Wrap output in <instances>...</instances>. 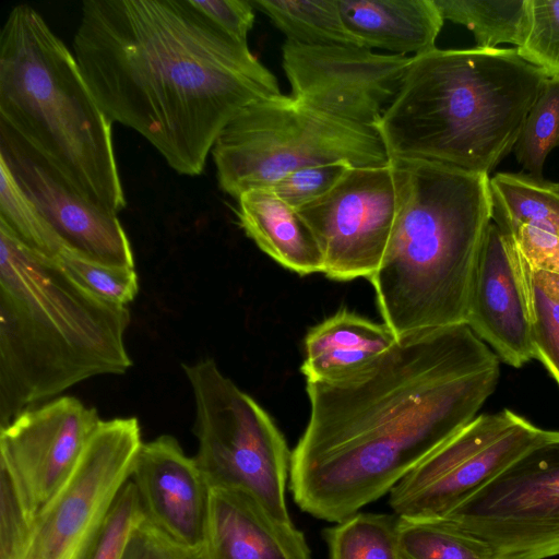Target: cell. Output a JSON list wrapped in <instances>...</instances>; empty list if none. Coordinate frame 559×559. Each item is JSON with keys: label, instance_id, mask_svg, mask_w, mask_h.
Masks as SVG:
<instances>
[{"label": "cell", "instance_id": "cell-30", "mask_svg": "<svg viewBox=\"0 0 559 559\" xmlns=\"http://www.w3.org/2000/svg\"><path fill=\"white\" fill-rule=\"evenodd\" d=\"M56 260L83 287L109 302L127 306L139 293L134 267L102 264L86 260L66 248Z\"/></svg>", "mask_w": 559, "mask_h": 559}, {"label": "cell", "instance_id": "cell-3", "mask_svg": "<svg viewBox=\"0 0 559 559\" xmlns=\"http://www.w3.org/2000/svg\"><path fill=\"white\" fill-rule=\"evenodd\" d=\"M127 306L83 287L0 224V427L37 403L132 366Z\"/></svg>", "mask_w": 559, "mask_h": 559}, {"label": "cell", "instance_id": "cell-17", "mask_svg": "<svg viewBox=\"0 0 559 559\" xmlns=\"http://www.w3.org/2000/svg\"><path fill=\"white\" fill-rule=\"evenodd\" d=\"M130 480L147 520L181 545L202 549L210 488L195 459L175 437L162 435L143 442Z\"/></svg>", "mask_w": 559, "mask_h": 559}, {"label": "cell", "instance_id": "cell-28", "mask_svg": "<svg viewBox=\"0 0 559 559\" xmlns=\"http://www.w3.org/2000/svg\"><path fill=\"white\" fill-rule=\"evenodd\" d=\"M0 224L28 249L56 259L60 238L0 160Z\"/></svg>", "mask_w": 559, "mask_h": 559}, {"label": "cell", "instance_id": "cell-34", "mask_svg": "<svg viewBox=\"0 0 559 559\" xmlns=\"http://www.w3.org/2000/svg\"><path fill=\"white\" fill-rule=\"evenodd\" d=\"M349 166L353 165L330 163L307 166L287 174L270 189L288 205L298 210L330 191Z\"/></svg>", "mask_w": 559, "mask_h": 559}, {"label": "cell", "instance_id": "cell-11", "mask_svg": "<svg viewBox=\"0 0 559 559\" xmlns=\"http://www.w3.org/2000/svg\"><path fill=\"white\" fill-rule=\"evenodd\" d=\"M549 433L508 408L477 415L408 472L389 503L399 518H441Z\"/></svg>", "mask_w": 559, "mask_h": 559}, {"label": "cell", "instance_id": "cell-10", "mask_svg": "<svg viewBox=\"0 0 559 559\" xmlns=\"http://www.w3.org/2000/svg\"><path fill=\"white\" fill-rule=\"evenodd\" d=\"M142 443L135 417L102 419L68 479L36 512L20 559H84Z\"/></svg>", "mask_w": 559, "mask_h": 559}, {"label": "cell", "instance_id": "cell-22", "mask_svg": "<svg viewBox=\"0 0 559 559\" xmlns=\"http://www.w3.org/2000/svg\"><path fill=\"white\" fill-rule=\"evenodd\" d=\"M492 222L501 227L531 224L559 237V182L526 173L490 177Z\"/></svg>", "mask_w": 559, "mask_h": 559}, {"label": "cell", "instance_id": "cell-14", "mask_svg": "<svg viewBox=\"0 0 559 559\" xmlns=\"http://www.w3.org/2000/svg\"><path fill=\"white\" fill-rule=\"evenodd\" d=\"M100 420L94 407L60 396L0 427V468L33 516L68 479Z\"/></svg>", "mask_w": 559, "mask_h": 559}, {"label": "cell", "instance_id": "cell-7", "mask_svg": "<svg viewBox=\"0 0 559 559\" xmlns=\"http://www.w3.org/2000/svg\"><path fill=\"white\" fill-rule=\"evenodd\" d=\"M212 155L219 188L236 199L250 189L270 188L307 166L390 162L374 129L343 121L285 95L245 108L221 132Z\"/></svg>", "mask_w": 559, "mask_h": 559}, {"label": "cell", "instance_id": "cell-24", "mask_svg": "<svg viewBox=\"0 0 559 559\" xmlns=\"http://www.w3.org/2000/svg\"><path fill=\"white\" fill-rule=\"evenodd\" d=\"M442 19L472 31L476 48H521L530 33V0H433Z\"/></svg>", "mask_w": 559, "mask_h": 559}, {"label": "cell", "instance_id": "cell-4", "mask_svg": "<svg viewBox=\"0 0 559 559\" xmlns=\"http://www.w3.org/2000/svg\"><path fill=\"white\" fill-rule=\"evenodd\" d=\"M547 74L516 48L413 56L374 126L391 160L487 174L514 148Z\"/></svg>", "mask_w": 559, "mask_h": 559}, {"label": "cell", "instance_id": "cell-21", "mask_svg": "<svg viewBox=\"0 0 559 559\" xmlns=\"http://www.w3.org/2000/svg\"><path fill=\"white\" fill-rule=\"evenodd\" d=\"M237 201L241 228L264 253L299 275L323 273L321 248L296 209L270 188L250 189Z\"/></svg>", "mask_w": 559, "mask_h": 559}, {"label": "cell", "instance_id": "cell-9", "mask_svg": "<svg viewBox=\"0 0 559 559\" xmlns=\"http://www.w3.org/2000/svg\"><path fill=\"white\" fill-rule=\"evenodd\" d=\"M441 518L481 539L495 559L559 556V431Z\"/></svg>", "mask_w": 559, "mask_h": 559}, {"label": "cell", "instance_id": "cell-18", "mask_svg": "<svg viewBox=\"0 0 559 559\" xmlns=\"http://www.w3.org/2000/svg\"><path fill=\"white\" fill-rule=\"evenodd\" d=\"M203 559H311L293 522L273 518L255 499L210 489Z\"/></svg>", "mask_w": 559, "mask_h": 559}, {"label": "cell", "instance_id": "cell-19", "mask_svg": "<svg viewBox=\"0 0 559 559\" xmlns=\"http://www.w3.org/2000/svg\"><path fill=\"white\" fill-rule=\"evenodd\" d=\"M396 340L384 323L341 309L307 333L300 370L306 382L340 380L372 365Z\"/></svg>", "mask_w": 559, "mask_h": 559}, {"label": "cell", "instance_id": "cell-6", "mask_svg": "<svg viewBox=\"0 0 559 559\" xmlns=\"http://www.w3.org/2000/svg\"><path fill=\"white\" fill-rule=\"evenodd\" d=\"M111 123L44 17L28 4L12 8L0 32V126L76 193L117 214L126 198Z\"/></svg>", "mask_w": 559, "mask_h": 559}, {"label": "cell", "instance_id": "cell-1", "mask_svg": "<svg viewBox=\"0 0 559 559\" xmlns=\"http://www.w3.org/2000/svg\"><path fill=\"white\" fill-rule=\"evenodd\" d=\"M499 379V358L463 323L405 334L357 373L307 382L295 502L334 523L356 514L471 423Z\"/></svg>", "mask_w": 559, "mask_h": 559}, {"label": "cell", "instance_id": "cell-36", "mask_svg": "<svg viewBox=\"0 0 559 559\" xmlns=\"http://www.w3.org/2000/svg\"><path fill=\"white\" fill-rule=\"evenodd\" d=\"M122 559H203V555L202 549L174 540L145 516L132 531Z\"/></svg>", "mask_w": 559, "mask_h": 559}, {"label": "cell", "instance_id": "cell-13", "mask_svg": "<svg viewBox=\"0 0 559 559\" xmlns=\"http://www.w3.org/2000/svg\"><path fill=\"white\" fill-rule=\"evenodd\" d=\"M283 69L292 97L343 121L374 129L402 84L412 57L355 46L285 41Z\"/></svg>", "mask_w": 559, "mask_h": 559}, {"label": "cell", "instance_id": "cell-8", "mask_svg": "<svg viewBox=\"0 0 559 559\" xmlns=\"http://www.w3.org/2000/svg\"><path fill=\"white\" fill-rule=\"evenodd\" d=\"M195 402V462L210 489L243 492L292 523L286 504L290 456L266 411L212 358L182 365Z\"/></svg>", "mask_w": 559, "mask_h": 559}, {"label": "cell", "instance_id": "cell-20", "mask_svg": "<svg viewBox=\"0 0 559 559\" xmlns=\"http://www.w3.org/2000/svg\"><path fill=\"white\" fill-rule=\"evenodd\" d=\"M343 20L364 48L414 56L436 48L442 19L433 0H338Z\"/></svg>", "mask_w": 559, "mask_h": 559}, {"label": "cell", "instance_id": "cell-5", "mask_svg": "<svg viewBox=\"0 0 559 559\" xmlns=\"http://www.w3.org/2000/svg\"><path fill=\"white\" fill-rule=\"evenodd\" d=\"M393 162L402 176L401 210L369 278L383 323L396 337L463 324L492 222L490 177L437 163Z\"/></svg>", "mask_w": 559, "mask_h": 559}, {"label": "cell", "instance_id": "cell-26", "mask_svg": "<svg viewBox=\"0 0 559 559\" xmlns=\"http://www.w3.org/2000/svg\"><path fill=\"white\" fill-rule=\"evenodd\" d=\"M522 261L534 359L545 367L559 388V275L531 267L523 258Z\"/></svg>", "mask_w": 559, "mask_h": 559}, {"label": "cell", "instance_id": "cell-29", "mask_svg": "<svg viewBox=\"0 0 559 559\" xmlns=\"http://www.w3.org/2000/svg\"><path fill=\"white\" fill-rule=\"evenodd\" d=\"M556 146H559V80L548 78L526 116L513 151L526 174L544 178L546 157Z\"/></svg>", "mask_w": 559, "mask_h": 559}, {"label": "cell", "instance_id": "cell-32", "mask_svg": "<svg viewBox=\"0 0 559 559\" xmlns=\"http://www.w3.org/2000/svg\"><path fill=\"white\" fill-rule=\"evenodd\" d=\"M516 49L548 78L559 80V0H530V33Z\"/></svg>", "mask_w": 559, "mask_h": 559}, {"label": "cell", "instance_id": "cell-27", "mask_svg": "<svg viewBox=\"0 0 559 559\" xmlns=\"http://www.w3.org/2000/svg\"><path fill=\"white\" fill-rule=\"evenodd\" d=\"M397 518L356 513L325 531L330 559H401Z\"/></svg>", "mask_w": 559, "mask_h": 559}, {"label": "cell", "instance_id": "cell-2", "mask_svg": "<svg viewBox=\"0 0 559 559\" xmlns=\"http://www.w3.org/2000/svg\"><path fill=\"white\" fill-rule=\"evenodd\" d=\"M81 9L73 55L94 98L181 175L203 171L245 108L283 95L248 41L191 0H85Z\"/></svg>", "mask_w": 559, "mask_h": 559}, {"label": "cell", "instance_id": "cell-12", "mask_svg": "<svg viewBox=\"0 0 559 559\" xmlns=\"http://www.w3.org/2000/svg\"><path fill=\"white\" fill-rule=\"evenodd\" d=\"M402 204V176L393 160L349 166L336 185L297 211L321 248L323 274L334 281L370 278L391 242Z\"/></svg>", "mask_w": 559, "mask_h": 559}, {"label": "cell", "instance_id": "cell-23", "mask_svg": "<svg viewBox=\"0 0 559 559\" xmlns=\"http://www.w3.org/2000/svg\"><path fill=\"white\" fill-rule=\"evenodd\" d=\"M286 36L304 46H355L360 40L346 26L338 0H250Z\"/></svg>", "mask_w": 559, "mask_h": 559}, {"label": "cell", "instance_id": "cell-15", "mask_svg": "<svg viewBox=\"0 0 559 559\" xmlns=\"http://www.w3.org/2000/svg\"><path fill=\"white\" fill-rule=\"evenodd\" d=\"M0 160L66 249L102 264L134 267L131 243L117 214L76 193L36 153L1 126Z\"/></svg>", "mask_w": 559, "mask_h": 559}, {"label": "cell", "instance_id": "cell-35", "mask_svg": "<svg viewBox=\"0 0 559 559\" xmlns=\"http://www.w3.org/2000/svg\"><path fill=\"white\" fill-rule=\"evenodd\" d=\"M524 261L534 269L559 275V237L531 224L499 227Z\"/></svg>", "mask_w": 559, "mask_h": 559}, {"label": "cell", "instance_id": "cell-37", "mask_svg": "<svg viewBox=\"0 0 559 559\" xmlns=\"http://www.w3.org/2000/svg\"><path fill=\"white\" fill-rule=\"evenodd\" d=\"M212 22L235 38L248 41L254 23V8L250 0H191Z\"/></svg>", "mask_w": 559, "mask_h": 559}, {"label": "cell", "instance_id": "cell-33", "mask_svg": "<svg viewBox=\"0 0 559 559\" xmlns=\"http://www.w3.org/2000/svg\"><path fill=\"white\" fill-rule=\"evenodd\" d=\"M33 521L10 475L0 468V559L22 557Z\"/></svg>", "mask_w": 559, "mask_h": 559}, {"label": "cell", "instance_id": "cell-25", "mask_svg": "<svg viewBox=\"0 0 559 559\" xmlns=\"http://www.w3.org/2000/svg\"><path fill=\"white\" fill-rule=\"evenodd\" d=\"M396 537L401 559H495L481 539L443 518L397 516Z\"/></svg>", "mask_w": 559, "mask_h": 559}, {"label": "cell", "instance_id": "cell-31", "mask_svg": "<svg viewBox=\"0 0 559 559\" xmlns=\"http://www.w3.org/2000/svg\"><path fill=\"white\" fill-rule=\"evenodd\" d=\"M144 519L138 490L129 479L118 493L84 559H122L132 531Z\"/></svg>", "mask_w": 559, "mask_h": 559}, {"label": "cell", "instance_id": "cell-16", "mask_svg": "<svg viewBox=\"0 0 559 559\" xmlns=\"http://www.w3.org/2000/svg\"><path fill=\"white\" fill-rule=\"evenodd\" d=\"M465 324L500 361L520 368L534 359L524 264L493 222L475 267Z\"/></svg>", "mask_w": 559, "mask_h": 559}]
</instances>
